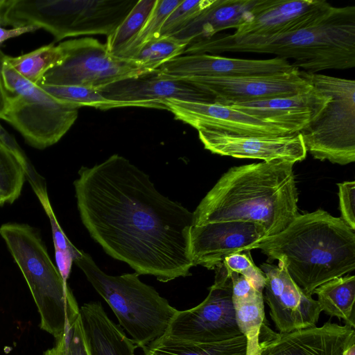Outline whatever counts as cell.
<instances>
[{
    "label": "cell",
    "mask_w": 355,
    "mask_h": 355,
    "mask_svg": "<svg viewBox=\"0 0 355 355\" xmlns=\"http://www.w3.org/2000/svg\"><path fill=\"white\" fill-rule=\"evenodd\" d=\"M0 235L30 289L40 328L58 339L79 316L80 308L52 262L39 230L28 224L7 223L0 227Z\"/></svg>",
    "instance_id": "5"
},
{
    "label": "cell",
    "mask_w": 355,
    "mask_h": 355,
    "mask_svg": "<svg viewBox=\"0 0 355 355\" xmlns=\"http://www.w3.org/2000/svg\"><path fill=\"white\" fill-rule=\"evenodd\" d=\"M63 58L38 83L99 89L111 83L154 73L138 62L114 56L105 44L92 37L69 40L58 45Z\"/></svg>",
    "instance_id": "10"
},
{
    "label": "cell",
    "mask_w": 355,
    "mask_h": 355,
    "mask_svg": "<svg viewBox=\"0 0 355 355\" xmlns=\"http://www.w3.org/2000/svg\"><path fill=\"white\" fill-rule=\"evenodd\" d=\"M259 2L260 0H216L210 8L172 37L189 44L225 29L236 30L248 20Z\"/></svg>",
    "instance_id": "23"
},
{
    "label": "cell",
    "mask_w": 355,
    "mask_h": 355,
    "mask_svg": "<svg viewBox=\"0 0 355 355\" xmlns=\"http://www.w3.org/2000/svg\"><path fill=\"white\" fill-rule=\"evenodd\" d=\"M302 76L331 98L300 133L306 150L321 161L345 165L355 161V81L301 71Z\"/></svg>",
    "instance_id": "8"
},
{
    "label": "cell",
    "mask_w": 355,
    "mask_h": 355,
    "mask_svg": "<svg viewBox=\"0 0 355 355\" xmlns=\"http://www.w3.org/2000/svg\"><path fill=\"white\" fill-rule=\"evenodd\" d=\"M291 62L281 58L249 60L212 54L180 55L156 70L160 77L177 80L196 78L234 77L284 72L294 69Z\"/></svg>",
    "instance_id": "18"
},
{
    "label": "cell",
    "mask_w": 355,
    "mask_h": 355,
    "mask_svg": "<svg viewBox=\"0 0 355 355\" xmlns=\"http://www.w3.org/2000/svg\"><path fill=\"white\" fill-rule=\"evenodd\" d=\"M2 51L0 50V119H3L9 108V97L4 87L1 73V58Z\"/></svg>",
    "instance_id": "40"
},
{
    "label": "cell",
    "mask_w": 355,
    "mask_h": 355,
    "mask_svg": "<svg viewBox=\"0 0 355 355\" xmlns=\"http://www.w3.org/2000/svg\"><path fill=\"white\" fill-rule=\"evenodd\" d=\"M207 297L189 309L177 311L164 335L187 342L214 343L242 335L236 320L231 279L223 262Z\"/></svg>",
    "instance_id": "11"
},
{
    "label": "cell",
    "mask_w": 355,
    "mask_h": 355,
    "mask_svg": "<svg viewBox=\"0 0 355 355\" xmlns=\"http://www.w3.org/2000/svg\"><path fill=\"white\" fill-rule=\"evenodd\" d=\"M1 0H0V6H1Z\"/></svg>",
    "instance_id": "43"
},
{
    "label": "cell",
    "mask_w": 355,
    "mask_h": 355,
    "mask_svg": "<svg viewBox=\"0 0 355 355\" xmlns=\"http://www.w3.org/2000/svg\"><path fill=\"white\" fill-rule=\"evenodd\" d=\"M223 263L228 273L234 272L243 275L256 290L263 291L266 277L261 269L253 262L250 250L231 254L223 259Z\"/></svg>",
    "instance_id": "36"
},
{
    "label": "cell",
    "mask_w": 355,
    "mask_h": 355,
    "mask_svg": "<svg viewBox=\"0 0 355 355\" xmlns=\"http://www.w3.org/2000/svg\"><path fill=\"white\" fill-rule=\"evenodd\" d=\"M343 355H355V343L350 345L343 352Z\"/></svg>",
    "instance_id": "41"
},
{
    "label": "cell",
    "mask_w": 355,
    "mask_h": 355,
    "mask_svg": "<svg viewBox=\"0 0 355 355\" xmlns=\"http://www.w3.org/2000/svg\"><path fill=\"white\" fill-rule=\"evenodd\" d=\"M355 343L354 328L329 322L288 333H277L266 322L259 335V355H343Z\"/></svg>",
    "instance_id": "15"
},
{
    "label": "cell",
    "mask_w": 355,
    "mask_h": 355,
    "mask_svg": "<svg viewBox=\"0 0 355 355\" xmlns=\"http://www.w3.org/2000/svg\"><path fill=\"white\" fill-rule=\"evenodd\" d=\"M80 314L90 355H135L137 346L108 318L100 302L84 304Z\"/></svg>",
    "instance_id": "22"
},
{
    "label": "cell",
    "mask_w": 355,
    "mask_h": 355,
    "mask_svg": "<svg viewBox=\"0 0 355 355\" xmlns=\"http://www.w3.org/2000/svg\"><path fill=\"white\" fill-rule=\"evenodd\" d=\"M44 355H90L80 314Z\"/></svg>",
    "instance_id": "34"
},
{
    "label": "cell",
    "mask_w": 355,
    "mask_h": 355,
    "mask_svg": "<svg viewBox=\"0 0 355 355\" xmlns=\"http://www.w3.org/2000/svg\"><path fill=\"white\" fill-rule=\"evenodd\" d=\"M182 0H157L141 32L119 58L130 59L147 43L159 37L162 28L171 12Z\"/></svg>",
    "instance_id": "32"
},
{
    "label": "cell",
    "mask_w": 355,
    "mask_h": 355,
    "mask_svg": "<svg viewBox=\"0 0 355 355\" xmlns=\"http://www.w3.org/2000/svg\"><path fill=\"white\" fill-rule=\"evenodd\" d=\"M318 295L321 311L345 321L355 327V277L346 275L319 286L313 292Z\"/></svg>",
    "instance_id": "25"
},
{
    "label": "cell",
    "mask_w": 355,
    "mask_h": 355,
    "mask_svg": "<svg viewBox=\"0 0 355 355\" xmlns=\"http://www.w3.org/2000/svg\"><path fill=\"white\" fill-rule=\"evenodd\" d=\"M45 92L64 103L73 104L78 107L87 106L106 110L123 107H148L144 103L120 102L105 98L96 89L76 85H49L37 84Z\"/></svg>",
    "instance_id": "27"
},
{
    "label": "cell",
    "mask_w": 355,
    "mask_h": 355,
    "mask_svg": "<svg viewBox=\"0 0 355 355\" xmlns=\"http://www.w3.org/2000/svg\"><path fill=\"white\" fill-rule=\"evenodd\" d=\"M334 6L324 0H260L234 36H271L307 28L319 22Z\"/></svg>",
    "instance_id": "16"
},
{
    "label": "cell",
    "mask_w": 355,
    "mask_h": 355,
    "mask_svg": "<svg viewBox=\"0 0 355 355\" xmlns=\"http://www.w3.org/2000/svg\"><path fill=\"white\" fill-rule=\"evenodd\" d=\"M294 164L273 159L230 168L193 212V225L239 220L259 225L266 237L283 231L298 214Z\"/></svg>",
    "instance_id": "2"
},
{
    "label": "cell",
    "mask_w": 355,
    "mask_h": 355,
    "mask_svg": "<svg viewBox=\"0 0 355 355\" xmlns=\"http://www.w3.org/2000/svg\"><path fill=\"white\" fill-rule=\"evenodd\" d=\"M188 45L173 37H159L141 47L132 60L155 72L168 61L182 55Z\"/></svg>",
    "instance_id": "31"
},
{
    "label": "cell",
    "mask_w": 355,
    "mask_h": 355,
    "mask_svg": "<svg viewBox=\"0 0 355 355\" xmlns=\"http://www.w3.org/2000/svg\"><path fill=\"white\" fill-rule=\"evenodd\" d=\"M258 225L246 221H223L192 225L190 230V256L193 266L214 270L228 255L251 250L266 238Z\"/></svg>",
    "instance_id": "17"
},
{
    "label": "cell",
    "mask_w": 355,
    "mask_h": 355,
    "mask_svg": "<svg viewBox=\"0 0 355 355\" xmlns=\"http://www.w3.org/2000/svg\"><path fill=\"white\" fill-rule=\"evenodd\" d=\"M249 52L275 55L304 71L348 69L355 67V6H333L307 28L271 36L215 35L191 42L187 55Z\"/></svg>",
    "instance_id": "3"
},
{
    "label": "cell",
    "mask_w": 355,
    "mask_h": 355,
    "mask_svg": "<svg viewBox=\"0 0 355 355\" xmlns=\"http://www.w3.org/2000/svg\"><path fill=\"white\" fill-rule=\"evenodd\" d=\"M0 140L13 153L19 160L24 168L26 180L28 181L40 202H42L49 199L44 178L37 172L14 137L1 124Z\"/></svg>",
    "instance_id": "35"
},
{
    "label": "cell",
    "mask_w": 355,
    "mask_h": 355,
    "mask_svg": "<svg viewBox=\"0 0 355 355\" xmlns=\"http://www.w3.org/2000/svg\"><path fill=\"white\" fill-rule=\"evenodd\" d=\"M4 55L2 53L1 73L9 97V108L3 119L35 148L44 149L56 144L76 121L79 107L55 98L24 78Z\"/></svg>",
    "instance_id": "7"
},
{
    "label": "cell",
    "mask_w": 355,
    "mask_h": 355,
    "mask_svg": "<svg viewBox=\"0 0 355 355\" xmlns=\"http://www.w3.org/2000/svg\"><path fill=\"white\" fill-rule=\"evenodd\" d=\"M157 0H138L116 30L107 36L108 52L119 57L136 39L150 15Z\"/></svg>",
    "instance_id": "28"
},
{
    "label": "cell",
    "mask_w": 355,
    "mask_h": 355,
    "mask_svg": "<svg viewBox=\"0 0 355 355\" xmlns=\"http://www.w3.org/2000/svg\"><path fill=\"white\" fill-rule=\"evenodd\" d=\"M204 148L214 154L262 161L282 159L293 163L306 157L300 132L278 137L243 136L209 129L198 130Z\"/></svg>",
    "instance_id": "19"
},
{
    "label": "cell",
    "mask_w": 355,
    "mask_h": 355,
    "mask_svg": "<svg viewBox=\"0 0 355 355\" xmlns=\"http://www.w3.org/2000/svg\"><path fill=\"white\" fill-rule=\"evenodd\" d=\"M78 174L73 186L81 221L108 255L162 282L191 275L193 212L117 154Z\"/></svg>",
    "instance_id": "1"
},
{
    "label": "cell",
    "mask_w": 355,
    "mask_h": 355,
    "mask_svg": "<svg viewBox=\"0 0 355 355\" xmlns=\"http://www.w3.org/2000/svg\"><path fill=\"white\" fill-rule=\"evenodd\" d=\"M137 0H23L17 8L21 26H35L57 41L84 35L108 36Z\"/></svg>",
    "instance_id": "9"
},
{
    "label": "cell",
    "mask_w": 355,
    "mask_h": 355,
    "mask_svg": "<svg viewBox=\"0 0 355 355\" xmlns=\"http://www.w3.org/2000/svg\"><path fill=\"white\" fill-rule=\"evenodd\" d=\"M6 202L0 198V207H2Z\"/></svg>",
    "instance_id": "42"
},
{
    "label": "cell",
    "mask_w": 355,
    "mask_h": 355,
    "mask_svg": "<svg viewBox=\"0 0 355 355\" xmlns=\"http://www.w3.org/2000/svg\"><path fill=\"white\" fill-rule=\"evenodd\" d=\"M55 258L57 268L62 279L67 282L69 276L72 264L74 261V255L69 252H64L55 248Z\"/></svg>",
    "instance_id": "38"
},
{
    "label": "cell",
    "mask_w": 355,
    "mask_h": 355,
    "mask_svg": "<svg viewBox=\"0 0 355 355\" xmlns=\"http://www.w3.org/2000/svg\"><path fill=\"white\" fill-rule=\"evenodd\" d=\"M232 301L237 326L246 338V355H259V335L266 320L262 292L254 289Z\"/></svg>",
    "instance_id": "26"
},
{
    "label": "cell",
    "mask_w": 355,
    "mask_h": 355,
    "mask_svg": "<svg viewBox=\"0 0 355 355\" xmlns=\"http://www.w3.org/2000/svg\"><path fill=\"white\" fill-rule=\"evenodd\" d=\"M278 266L264 263L266 301L270 315L280 333L315 326L321 313L317 300L307 295L288 274L283 261Z\"/></svg>",
    "instance_id": "14"
},
{
    "label": "cell",
    "mask_w": 355,
    "mask_h": 355,
    "mask_svg": "<svg viewBox=\"0 0 355 355\" xmlns=\"http://www.w3.org/2000/svg\"><path fill=\"white\" fill-rule=\"evenodd\" d=\"M215 1L216 0H182L166 19L159 37L175 35L210 8Z\"/></svg>",
    "instance_id": "33"
},
{
    "label": "cell",
    "mask_w": 355,
    "mask_h": 355,
    "mask_svg": "<svg viewBox=\"0 0 355 355\" xmlns=\"http://www.w3.org/2000/svg\"><path fill=\"white\" fill-rule=\"evenodd\" d=\"M40 29L35 26H26L19 28H12L10 29L3 28L0 26V44L8 39L17 37L24 33H31Z\"/></svg>",
    "instance_id": "39"
},
{
    "label": "cell",
    "mask_w": 355,
    "mask_h": 355,
    "mask_svg": "<svg viewBox=\"0 0 355 355\" xmlns=\"http://www.w3.org/2000/svg\"><path fill=\"white\" fill-rule=\"evenodd\" d=\"M315 87L294 95L229 105L253 117L300 132L314 120L330 101Z\"/></svg>",
    "instance_id": "21"
},
{
    "label": "cell",
    "mask_w": 355,
    "mask_h": 355,
    "mask_svg": "<svg viewBox=\"0 0 355 355\" xmlns=\"http://www.w3.org/2000/svg\"><path fill=\"white\" fill-rule=\"evenodd\" d=\"M340 218L355 230V182L345 181L338 184Z\"/></svg>",
    "instance_id": "37"
},
{
    "label": "cell",
    "mask_w": 355,
    "mask_h": 355,
    "mask_svg": "<svg viewBox=\"0 0 355 355\" xmlns=\"http://www.w3.org/2000/svg\"><path fill=\"white\" fill-rule=\"evenodd\" d=\"M163 104L177 119L197 130L209 129L231 135L259 137L297 133L286 126L261 120L214 102L168 99Z\"/></svg>",
    "instance_id": "13"
},
{
    "label": "cell",
    "mask_w": 355,
    "mask_h": 355,
    "mask_svg": "<svg viewBox=\"0 0 355 355\" xmlns=\"http://www.w3.org/2000/svg\"><path fill=\"white\" fill-rule=\"evenodd\" d=\"M114 101L146 104L150 108L165 109L168 99L213 102V98L193 85L182 80L162 78L154 73L121 80L97 89Z\"/></svg>",
    "instance_id": "20"
},
{
    "label": "cell",
    "mask_w": 355,
    "mask_h": 355,
    "mask_svg": "<svg viewBox=\"0 0 355 355\" xmlns=\"http://www.w3.org/2000/svg\"><path fill=\"white\" fill-rule=\"evenodd\" d=\"M144 355H246L244 335L214 343H193L163 335L152 342Z\"/></svg>",
    "instance_id": "24"
},
{
    "label": "cell",
    "mask_w": 355,
    "mask_h": 355,
    "mask_svg": "<svg viewBox=\"0 0 355 355\" xmlns=\"http://www.w3.org/2000/svg\"><path fill=\"white\" fill-rule=\"evenodd\" d=\"M4 58L21 76L37 85L49 69L62 62L63 55L58 46L50 44L17 57L5 55Z\"/></svg>",
    "instance_id": "29"
},
{
    "label": "cell",
    "mask_w": 355,
    "mask_h": 355,
    "mask_svg": "<svg viewBox=\"0 0 355 355\" xmlns=\"http://www.w3.org/2000/svg\"><path fill=\"white\" fill-rule=\"evenodd\" d=\"M184 81L211 96L213 102L224 105L291 96L313 87L297 68L270 74Z\"/></svg>",
    "instance_id": "12"
},
{
    "label": "cell",
    "mask_w": 355,
    "mask_h": 355,
    "mask_svg": "<svg viewBox=\"0 0 355 355\" xmlns=\"http://www.w3.org/2000/svg\"><path fill=\"white\" fill-rule=\"evenodd\" d=\"M284 261L295 284L307 295L322 284L355 269V233L340 218L318 209L298 214L279 233L252 247Z\"/></svg>",
    "instance_id": "4"
},
{
    "label": "cell",
    "mask_w": 355,
    "mask_h": 355,
    "mask_svg": "<svg viewBox=\"0 0 355 355\" xmlns=\"http://www.w3.org/2000/svg\"><path fill=\"white\" fill-rule=\"evenodd\" d=\"M73 263L108 304L137 347L144 350L165 334L178 310L142 282L137 272L107 275L83 250Z\"/></svg>",
    "instance_id": "6"
},
{
    "label": "cell",
    "mask_w": 355,
    "mask_h": 355,
    "mask_svg": "<svg viewBox=\"0 0 355 355\" xmlns=\"http://www.w3.org/2000/svg\"><path fill=\"white\" fill-rule=\"evenodd\" d=\"M26 180L24 168L13 153L0 140V198L13 203Z\"/></svg>",
    "instance_id": "30"
}]
</instances>
